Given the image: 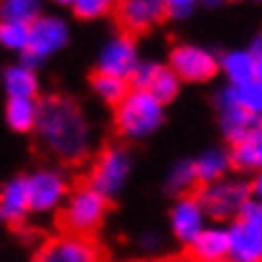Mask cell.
Here are the masks:
<instances>
[{
  "label": "cell",
  "instance_id": "obj_1",
  "mask_svg": "<svg viewBox=\"0 0 262 262\" xmlns=\"http://www.w3.org/2000/svg\"><path fill=\"white\" fill-rule=\"evenodd\" d=\"M33 133L41 148L64 163L87 161L94 145L87 112L67 94H49L38 99V120Z\"/></svg>",
  "mask_w": 262,
  "mask_h": 262
},
{
  "label": "cell",
  "instance_id": "obj_2",
  "mask_svg": "<svg viewBox=\"0 0 262 262\" xmlns=\"http://www.w3.org/2000/svg\"><path fill=\"white\" fill-rule=\"evenodd\" d=\"M112 122L120 138L130 143H143L166 125V104H161L145 89H130L115 107Z\"/></svg>",
  "mask_w": 262,
  "mask_h": 262
},
{
  "label": "cell",
  "instance_id": "obj_3",
  "mask_svg": "<svg viewBox=\"0 0 262 262\" xmlns=\"http://www.w3.org/2000/svg\"><path fill=\"white\" fill-rule=\"evenodd\" d=\"M72 41V26L59 13H41L33 23H28V49L20 54V61L31 69H38L56 54H61Z\"/></svg>",
  "mask_w": 262,
  "mask_h": 262
},
{
  "label": "cell",
  "instance_id": "obj_4",
  "mask_svg": "<svg viewBox=\"0 0 262 262\" xmlns=\"http://www.w3.org/2000/svg\"><path fill=\"white\" fill-rule=\"evenodd\" d=\"M211 224H232L239 216V209L245 201L252 196L250 193V181L239 176H227L214 183L201 186L193 193Z\"/></svg>",
  "mask_w": 262,
  "mask_h": 262
},
{
  "label": "cell",
  "instance_id": "obj_5",
  "mask_svg": "<svg viewBox=\"0 0 262 262\" xmlns=\"http://www.w3.org/2000/svg\"><path fill=\"white\" fill-rule=\"evenodd\" d=\"M107 206L110 201L97 193L89 183H82L69 191L67 201L61 204V227L67 234H79V237H92L102 222L107 219Z\"/></svg>",
  "mask_w": 262,
  "mask_h": 262
},
{
  "label": "cell",
  "instance_id": "obj_6",
  "mask_svg": "<svg viewBox=\"0 0 262 262\" xmlns=\"http://www.w3.org/2000/svg\"><path fill=\"white\" fill-rule=\"evenodd\" d=\"M130 176H133V153H130V148L120 145V143H110L99 150V156L92 166L89 186L110 201V199H117L125 191Z\"/></svg>",
  "mask_w": 262,
  "mask_h": 262
},
{
  "label": "cell",
  "instance_id": "obj_7",
  "mask_svg": "<svg viewBox=\"0 0 262 262\" xmlns=\"http://www.w3.org/2000/svg\"><path fill=\"white\" fill-rule=\"evenodd\" d=\"M166 67L181 79V84H206L219 74V54L209 46L181 41L168 51Z\"/></svg>",
  "mask_w": 262,
  "mask_h": 262
},
{
  "label": "cell",
  "instance_id": "obj_8",
  "mask_svg": "<svg viewBox=\"0 0 262 262\" xmlns=\"http://www.w3.org/2000/svg\"><path fill=\"white\" fill-rule=\"evenodd\" d=\"M26 183H28V201H31L33 214L59 211L72 191L67 173L54 166H41V168L26 173Z\"/></svg>",
  "mask_w": 262,
  "mask_h": 262
},
{
  "label": "cell",
  "instance_id": "obj_9",
  "mask_svg": "<svg viewBox=\"0 0 262 262\" xmlns=\"http://www.w3.org/2000/svg\"><path fill=\"white\" fill-rule=\"evenodd\" d=\"M140 49H138V41L135 36L120 31V33H112L97 51V69L99 74H110V77H117V79H130V74L135 72L138 61H140Z\"/></svg>",
  "mask_w": 262,
  "mask_h": 262
},
{
  "label": "cell",
  "instance_id": "obj_10",
  "mask_svg": "<svg viewBox=\"0 0 262 262\" xmlns=\"http://www.w3.org/2000/svg\"><path fill=\"white\" fill-rule=\"evenodd\" d=\"M36 262H102V250L92 237L59 234L51 237L36 255Z\"/></svg>",
  "mask_w": 262,
  "mask_h": 262
},
{
  "label": "cell",
  "instance_id": "obj_11",
  "mask_svg": "<svg viewBox=\"0 0 262 262\" xmlns=\"http://www.w3.org/2000/svg\"><path fill=\"white\" fill-rule=\"evenodd\" d=\"M206 224H209V219H206V214L193 193L173 199V204L168 209V229L178 245L188 247Z\"/></svg>",
  "mask_w": 262,
  "mask_h": 262
},
{
  "label": "cell",
  "instance_id": "obj_12",
  "mask_svg": "<svg viewBox=\"0 0 262 262\" xmlns=\"http://www.w3.org/2000/svg\"><path fill=\"white\" fill-rule=\"evenodd\" d=\"M117 23L125 33H148L166 20V8L161 0H117Z\"/></svg>",
  "mask_w": 262,
  "mask_h": 262
},
{
  "label": "cell",
  "instance_id": "obj_13",
  "mask_svg": "<svg viewBox=\"0 0 262 262\" xmlns=\"http://www.w3.org/2000/svg\"><path fill=\"white\" fill-rule=\"evenodd\" d=\"M188 257L193 262L229 260V229L227 224H206L199 237L188 245Z\"/></svg>",
  "mask_w": 262,
  "mask_h": 262
},
{
  "label": "cell",
  "instance_id": "obj_14",
  "mask_svg": "<svg viewBox=\"0 0 262 262\" xmlns=\"http://www.w3.org/2000/svg\"><path fill=\"white\" fill-rule=\"evenodd\" d=\"M229 229V260L232 262H262V227L234 219Z\"/></svg>",
  "mask_w": 262,
  "mask_h": 262
},
{
  "label": "cell",
  "instance_id": "obj_15",
  "mask_svg": "<svg viewBox=\"0 0 262 262\" xmlns=\"http://www.w3.org/2000/svg\"><path fill=\"white\" fill-rule=\"evenodd\" d=\"M0 89L5 92V99H38L41 94L38 72L23 61L8 64L5 69H0Z\"/></svg>",
  "mask_w": 262,
  "mask_h": 262
},
{
  "label": "cell",
  "instance_id": "obj_16",
  "mask_svg": "<svg viewBox=\"0 0 262 262\" xmlns=\"http://www.w3.org/2000/svg\"><path fill=\"white\" fill-rule=\"evenodd\" d=\"M28 214H31V201H28L26 176H13L0 186V222L23 224Z\"/></svg>",
  "mask_w": 262,
  "mask_h": 262
},
{
  "label": "cell",
  "instance_id": "obj_17",
  "mask_svg": "<svg viewBox=\"0 0 262 262\" xmlns=\"http://www.w3.org/2000/svg\"><path fill=\"white\" fill-rule=\"evenodd\" d=\"M193 163V173L199 186H206V183H214L219 178H227L232 171V163H229V148L224 145H209L204 148L196 158H191Z\"/></svg>",
  "mask_w": 262,
  "mask_h": 262
},
{
  "label": "cell",
  "instance_id": "obj_18",
  "mask_svg": "<svg viewBox=\"0 0 262 262\" xmlns=\"http://www.w3.org/2000/svg\"><path fill=\"white\" fill-rule=\"evenodd\" d=\"M219 74L224 77V84L239 87L255 79V56L247 49H227L219 54Z\"/></svg>",
  "mask_w": 262,
  "mask_h": 262
},
{
  "label": "cell",
  "instance_id": "obj_19",
  "mask_svg": "<svg viewBox=\"0 0 262 262\" xmlns=\"http://www.w3.org/2000/svg\"><path fill=\"white\" fill-rule=\"evenodd\" d=\"M229 163L237 173H260L262 171V133L255 130L229 148Z\"/></svg>",
  "mask_w": 262,
  "mask_h": 262
},
{
  "label": "cell",
  "instance_id": "obj_20",
  "mask_svg": "<svg viewBox=\"0 0 262 262\" xmlns=\"http://www.w3.org/2000/svg\"><path fill=\"white\" fill-rule=\"evenodd\" d=\"M3 117L13 133H33L38 120V99H5Z\"/></svg>",
  "mask_w": 262,
  "mask_h": 262
},
{
  "label": "cell",
  "instance_id": "obj_21",
  "mask_svg": "<svg viewBox=\"0 0 262 262\" xmlns=\"http://www.w3.org/2000/svg\"><path fill=\"white\" fill-rule=\"evenodd\" d=\"M216 122H219V133L222 138H227L232 145L239 143L242 138H247L250 133L257 130V117L247 115L239 107H229V110H219L216 112Z\"/></svg>",
  "mask_w": 262,
  "mask_h": 262
},
{
  "label": "cell",
  "instance_id": "obj_22",
  "mask_svg": "<svg viewBox=\"0 0 262 262\" xmlns=\"http://www.w3.org/2000/svg\"><path fill=\"white\" fill-rule=\"evenodd\" d=\"M163 186H166V191H168L173 199L193 193V188L199 186V181H196V173H193V163H191V158H178L173 166L168 168Z\"/></svg>",
  "mask_w": 262,
  "mask_h": 262
},
{
  "label": "cell",
  "instance_id": "obj_23",
  "mask_svg": "<svg viewBox=\"0 0 262 262\" xmlns=\"http://www.w3.org/2000/svg\"><path fill=\"white\" fill-rule=\"evenodd\" d=\"M89 87H92V94H94L99 102L117 107V104L122 102V97L130 92V82L117 79V77H110V74H99V72H94L92 79H89Z\"/></svg>",
  "mask_w": 262,
  "mask_h": 262
},
{
  "label": "cell",
  "instance_id": "obj_24",
  "mask_svg": "<svg viewBox=\"0 0 262 262\" xmlns=\"http://www.w3.org/2000/svg\"><path fill=\"white\" fill-rule=\"evenodd\" d=\"M46 0H0V20L33 23L43 13Z\"/></svg>",
  "mask_w": 262,
  "mask_h": 262
},
{
  "label": "cell",
  "instance_id": "obj_25",
  "mask_svg": "<svg viewBox=\"0 0 262 262\" xmlns=\"http://www.w3.org/2000/svg\"><path fill=\"white\" fill-rule=\"evenodd\" d=\"M181 87H183V84H181V79L176 77L166 64H161V69H158V74L153 77V82H150L148 92H150L161 104H171L176 97L181 94Z\"/></svg>",
  "mask_w": 262,
  "mask_h": 262
},
{
  "label": "cell",
  "instance_id": "obj_26",
  "mask_svg": "<svg viewBox=\"0 0 262 262\" xmlns=\"http://www.w3.org/2000/svg\"><path fill=\"white\" fill-rule=\"evenodd\" d=\"M0 49L10 54H26L28 49V23L0 20Z\"/></svg>",
  "mask_w": 262,
  "mask_h": 262
},
{
  "label": "cell",
  "instance_id": "obj_27",
  "mask_svg": "<svg viewBox=\"0 0 262 262\" xmlns=\"http://www.w3.org/2000/svg\"><path fill=\"white\" fill-rule=\"evenodd\" d=\"M234 102L239 110H245L252 117H262V82L260 79H250L239 87H234Z\"/></svg>",
  "mask_w": 262,
  "mask_h": 262
},
{
  "label": "cell",
  "instance_id": "obj_28",
  "mask_svg": "<svg viewBox=\"0 0 262 262\" xmlns=\"http://www.w3.org/2000/svg\"><path fill=\"white\" fill-rule=\"evenodd\" d=\"M117 0H74L72 13L79 20H102L110 13H115Z\"/></svg>",
  "mask_w": 262,
  "mask_h": 262
},
{
  "label": "cell",
  "instance_id": "obj_29",
  "mask_svg": "<svg viewBox=\"0 0 262 262\" xmlns=\"http://www.w3.org/2000/svg\"><path fill=\"white\" fill-rule=\"evenodd\" d=\"M158 69H161V64L158 61H153V59H140L138 61V67H135V72L130 74V89H145L150 87V82H153V77L158 74Z\"/></svg>",
  "mask_w": 262,
  "mask_h": 262
},
{
  "label": "cell",
  "instance_id": "obj_30",
  "mask_svg": "<svg viewBox=\"0 0 262 262\" xmlns=\"http://www.w3.org/2000/svg\"><path fill=\"white\" fill-rule=\"evenodd\" d=\"M166 8V18L173 20H186L188 15H193V10L199 8L201 0H161Z\"/></svg>",
  "mask_w": 262,
  "mask_h": 262
},
{
  "label": "cell",
  "instance_id": "obj_31",
  "mask_svg": "<svg viewBox=\"0 0 262 262\" xmlns=\"http://www.w3.org/2000/svg\"><path fill=\"white\" fill-rule=\"evenodd\" d=\"M237 219L239 222H247V224H255V227H262V201L250 196L245 201V206L239 209V216Z\"/></svg>",
  "mask_w": 262,
  "mask_h": 262
},
{
  "label": "cell",
  "instance_id": "obj_32",
  "mask_svg": "<svg viewBox=\"0 0 262 262\" xmlns=\"http://www.w3.org/2000/svg\"><path fill=\"white\" fill-rule=\"evenodd\" d=\"M229 107H237V102H234V87L222 84V87L214 92V110L219 112V110H229Z\"/></svg>",
  "mask_w": 262,
  "mask_h": 262
},
{
  "label": "cell",
  "instance_id": "obj_33",
  "mask_svg": "<svg viewBox=\"0 0 262 262\" xmlns=\"http://www.w3.org/2000/svg\"><path fill=\"white\" fill-rule=\"evenodd\" d=\"M138 245H140L143 252H158V250L163 247V237H161V232L150 229V232H143V234H140Z\"/></svg>",
  "mask_w": 262,
  "mask_h": 262
},
{
  "label": "cell",
  "instance_id": "obj_34",
  "mask_svg": "<svg viewBox=\"0 0 262 262\" xmlns=\"http://www.w3.org/2000/svg\"><path fill=\"white\" fill-rule=\"evenodd\" d=\"M250 193H252V199L262 201V171L252 176V181H250Z\"/></svg>",
  "mask_w": 262,
  "mask_h": 262
},
{
  "label": "cell",
  "instance_id": "obj_35",
  "mask_svg": "<svg viewBox=\"0 0 262 262\" xmlns=\"http://www.w3.org/2000/svg\"><path fill=\"white\" fill-rule=\"evenodd\" d=\"M247 51H250L252 56H260V54H262V31H260V33H255V36H252V41H250Z\"/></svg>",
  "mask_w": 262,
  "mask_h": 262
},
{
  "label": "cell",
  "instance_id": "obj_36",
  "mask_svg": "<svg viewBox=\"0 0 262 262\" xmlns=\"http://www.w3.org/2000/svg\"><path fill=\"white\" fill-rule=\"evenodd\" d=\"M255 79H260L262 82V54L260 56H255Z\"/></svg>",
  "mask_w": 262,
  "mask_h": 262
},
{
  "label": "cell",
  "instance_id": "obj_37",
  "mask_svg": "<svg viewBox=\"0 0 262 262\" xmlns=\"http://www.w3.org/2000/svg\"><path fill=\"white\" fill-rule=\"evenodd\" d=\"M51 5H56V8H69L72 10V5H74V0H49Z\"/></svg>",
  "mask_w": 262,
  "mask_h": 262
},
{
  "label": "cell",
  "instance_id": "obj_38",
  "mask_svg": "<svg viewBox=\"0 0 262 262\" xmlns=\"http://www.w3.org/2000/svg\"><path fill=\"white\" fill-rule=\"evenodd\" d=\"M171 262H193L191 257H178V260H171Z\"/></svg>",
  "mask_w": 262,
  "mask_h": 262
},
{
  "label": "cell",
  "instance_id": "obj_39",
  "mask_svg": "<svg viewBox=\"0 0 262 262\" xmlns=\"http://www.w3.org/2000/svg\"><path fill=\"white\" fill-rule=\"evenodd\" d=\"M257 130H260V133H262V117H260V120H257Z\"/></svg>",
  "mask_w": 262,
  "mask_h": 262
},
{
  "label": "cell",
  "instance_id": "obj_40",
  "mask_svg": "<svg viewBox=\"0 0 262 262\" xmlns=\"http://www.w3.org/2000/svg\"><path fill=\"white\" fill-rule=\"evenodd\" d=\"M206 3H219V0H206Z\"/></svg>",
  "mask_w": 262,
  "mask_h": 262
},
{
  "label": "cell",
  "instance_id": "obj_41",
  "mask_svg": "<svg viewBox=\"0 0 262 262\" xmlns=\"http://www.w3.org/2000/svg\"><path fill=\"white\" fill-rule=\"evenodd\" d=\"M222 262H232V260H222Z\"/></svg>",
  "mask_w": 262,
  "mask_h": 262
},
{
  "label": "cell",
  "instance_id": "obj_42",
  "mask_svg": "<svg viewBox=\"0 0 262 262\" xmlns=\"http://www.w3.org/2000/svg\"><path fill=\"white\" fill-rule=\"evenodd\" d=\"M234 3H239V0H234Z\"/></svg>",
  "mask_w": 262,
  "mask_h": 262
},
{
  "label": "cell",
  "instance_id": "obj_43",
  "mask_svg": "<svg viewBox=\"0 0 262 262\" xmlns=\"http://www.w3.org/2000/svg\"><path fill=\"white\" fill-rule=\"evenodd\" d=\"M257 3H262V0H257Z\"/></svg>",
  "mask_w": 262,
  "mask_h": 262
}]
</instances>
